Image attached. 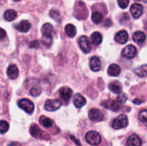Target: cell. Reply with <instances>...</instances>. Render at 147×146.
<instances>
[{
	"label": "cell",
	"instance_id": "obj_9",
	"mask_svg": "<svg viewBox=\"0 0 147 146\" xmlns=\"http://www.w3.org/2000/svg\"><path fill=\"white\" fill-rule=\"evenodd\" d=\"M130 11L134 18H139L143 13V6L138 3H135V4H132L131 7Z\"/></svg>",
	"mask_w": 147,
	"mask_h": 146
},
{
	"label": "cell",
	"instance_id": "obj_1",
	"mask_svg": "<svg viewBox=\"0 0 147 146\" xmlns=\"http://www.w3.org/2000/svg\"><path fill=\"white\" fill-rule=\"evenodd\" d=\"M86 140L91 145H98L101 142V137L98 133L92 130L86 133Z\"/></svg>",
	"mask_w": 147,
	"mask_h": 146
},
{
	"label": "cell",
	"instance_id": "obj_32",
	"mask_svg": "<svg viewBox=\"0 0 147 146\" xmlns=\"http://www.w3.org/2000/svg\"><path fill=\"white\" fill-rule=\"evenodd\" d=\"M50 16L53 19L55 20L57 22H60V13L58 12L56 10H51L50 11Z\"/></svg>",
	"mask_w": 147,
	"mask_h": 146
},
{
	"label": "cell",
	"instance_id": "obj_5",
	"mask_svg": "<svg viewBox=\"0 0 147 146\" xmlns=\"http://www.w3.org/2000/svg\"><path fill=\"white\" fill-rule=\"evenodd\" d=\"M79 46L82 51L85 53H88L91 50V44L88 37L81 36L79 39Z\"/></svg>",
	"mask_w": 147,
	"mask_h": 146
},
{
	"label": "cell",
	"instance_id": "obj_30",
	"mask_svg": "<svg viewBox=\"0 0 147 146\" xmlns=\"http://www.w3.org/2000/svg\"><path fill=\"white\" fill-rule=\"evenodd\" d=\"M42 92V90L40 88V87L39 86H34L33 87H32L31 90H30V94H32L34 97H37V96L40 95Z\"/></svg>",
	"mask_w": 147,
	"mask_h": 146
},
{
	"label": "cell",
	"instance_id": "obj_13",
	"mask_svg": "<svg viewBox=\"0 0 147 146\" xmlns=\"http://www.w3.org/2000/svg\"><path fill=\"white\" fill-rule=\"evenodd\" d=\"M73 104L78 108H80V107H83L85 104H86V100L81 94H75L74 99H73Z\"/></svg>",
	"mask_w": 147,
	"mask_h": 146
},
{
	"label": "cell",
	"instance_id": "obj_6",
	"mask_svg": "<svg viewBox=\"0 0 147 146\" xmlns=\"http://www.w3.org/2000/svg\"><path fill=\"white\" fill-rule=\"evenodd\" d=\"M62 105V103L58 100H48L45 104V108L46 110L50 112L56 111Z\"/></svg>",
	"mask_w": 147,
	"mask_h": 146
},
{
	"label": "cell",
	"instance_id": "obj_26",
	"mask_svg": "<svg viewBox=\"0 0 147 146\" xmlns=\"http://www.w3.org/2000/svg\"><path fill=\"white\" fill-rule=\"evenodd\" d=\"M134 72L139 77H147V64H144L136 68L134 70Z\"/></svg>",
	"mask_w": 147,
	"mask_h": 146
},
{
	"label": "cell",
	"instance_id": "obj_10",
	"mask_svg": "<svg viewBox=\"0 0 147 146\" xmlns=\"http://www.w3.org/2000/svg\"><path fill=\"white\" fill-rule=\"evenodd\" d=\"M73 94V90L68 87H63L60 90V96L64 102H68Z\"/></svg>",
	"mask_w": 147,
	"mask_h": 146
},
{
	"label": "cell",
	"instance_id": "obj_16",
	"mask_svg": "<svg viewBox=\"0 0 147 146\" xmlns=\"http://www.w3.org/2000/svg\"><path fill=\"white\" fill-rule=\"evenodd\" d=\"M7 76L11 80H14L19 75V70L15 64H11L7 69Z\"/></svg>",
	"mask_w": 147,
	"mask_h": 146
},
{
	"label": "cell",
	"instance_id": "obj_33",
	"mask_svg": "<svg viewBox=\"0 0 147 146\" xmlns=\"http://www.w3.org/2000/svg\"><path fill=\"white\" fill-rule=\"evenodd\" d=\"M116 100H117L118 102L124 103L128 100V97L125 93H120L119 96H117V97H116Z\"/></svg>",
	"mask_w": 147,
	"mask_h": 146
},
{
	"label": "cell",
	"instance_id": "obj_15",
	"mask_svg": "<svg viewBox=\"0 0 147 146\" xmlns=\"http://www.w3.org/2000/svg\"><path fill=\"white\" fill-rule=\"evenodd\" d=\"M90 67L93 72H98L101 69V62L98 57H93L90 59Z\"/></svg>",
	"mask_w": 147,
	"mask_h": 146
},
{
	"label": "cell",
	"instance_id": "obj_14",
	"mask_svg": "<svg viewBox=\"0 0 147 146\" xmlns=\"http://www.w3.org/2000/svg\"><path fill=\"white\" fill-rule=\"evenodd\" d=\"M16 29L21 32L26 33L31 28V24L27 20H22L16 25Z\"/></svg>",
	"mask_w": 147,
	"mask_h": 146
},
{
	"label": "cell",
	"instance_id": "obj_11",
	"mask_svg": "<svg viewBox=\"0 0 147 146\" xmlns=\"http://www.w3.org/2000/svg\"><path fill=\"white\" fill-rule=\"evenodd\" d=\"M101 104L103 107H106V109H109V110H113V111H117V110H119L121 107L119 102L112 100H105L104 102H102Z\"/></svg>",
	"mask_w": 147,
	"mask_h": 146
},
{
	"label": "cell",
	"instance_id": "obj_25",
	"mask_svg": "<svg viewBox=\"0 0 147 146\" xmlns=\"http://www.w3.org/2000/svg\"><path fill=\"white\" fill-rule=\"evenodd\" d=\"M40 123L42 126L45 127H50L53 126V121L50 119L49 117H45V116L42 115L40 117Z\"/></svg>",
	"mask_w": 147,
	"mask_h": 146
},
{
	"label": "cell",
	"instance_id": "obj_4",
	"mask_svg": "<svg viewBox=\"0 0 147 146\" xmlns=\"http://www.w3.org/2000/svg\"><path fill=\"white\" fill-rule=\"evenodd\" d=\"M18 106L28 114H32L34 111V104L31 100L27 99H22L18 102Z\"/></svg>",
	"mask_w": 147,
	"mask_h": 146
},
{
	"label": "cell",
	"instance_id": "obj_35",
	"mask_svg": "<svg viewBox=\"0 0 147 146\" xmlns=\"http://www.w3.org/2000/svg\"><path fill=\"white\" fill-rule=\"evenodd\" d=\"M6 35H7V34H6L5 30L0 27V39H4L6 37Z\"/></svg>",
	"mask_w": 147,
	"mask_h": 146
},
{
	"label": "cell",
	"instance_id": "obj_29",
	"mask_svg": "<svg viewBox=\"0 0 147 146\" xmlns=\"http://www.w3.org/2000/svg\"><path fill=\"white\" fill-rule=\"evenodd\" d=\"M139 119L141 122L144 123L147 126V110H143L139 112Z\"/></svg>",
	"mask_w": 147,
	"mask_h": 146
},
{
	"label": "cell",
	"instance_id": "obj_39",
	"mask_svg": "<svg viewBox=\"0 0 147 146\" xmlns=\"http://www.w3.org/2000/svg\"><path fill=\"white\" fill-rule=\"evenodd\" d=\"M14 1H20V0H14Z\"/></svg>",
	"mask_w": 147,
	"mask_h": 146
},
{
	"label": "cell",
	"instance_id": "obj_24",
	"mask_svg": "<svg viewBox=\"0 0 147 146\" xmlns=\"http://www.w3.org/2000/svg\"><path fill=\"white\" fill-rule=\"evenodd\" d=\"M65 31L67 35L70 37H75L76 34V32H77L76 27L72 24H67L65 26Z\"/></svg>",
	"mask_w": 147,
	"mask_h": 146
},
{
	"label": "cell",
	"instance_id": "obj_20",
	"mask_svg": "<svg viewBox=\"0 0 147 146\" xmlns=\"http://www.w3.org/2000/svg\"><path fill=\"white\" fill-rule=\"evenodd\" d=\"M109 88L114 94H120L122 92V85L117 81L111 82L109 85Z\"/></svg>",
	"mask_w": 147,
	"mask_h": 146
},
{
	"label": "cell",
	"instance_id": "obj_36",
	"mask_svg": "<svg viewBox=\"0 0 147 146\" xmlns=\"http://www.w3.org/2000/svg\"><path fill=\"white\" fill-rule=\"evenodd\" d=\"M30 47H34V48H37L39 47V43L37 41H33L30 44Z\"/></svg>",
	"mask_w": 147,
	"mask_h": 146
},
{
	"label": "cell",
	"instance_id": "obj_7",
	"mask_svg": "<svg viewBox=\"0 0 147 146\" xmlns=\"http://www.w3.org/2000/svg\"><path fill=\"white\" fill-rule=\"evenodd\" d=\"M89 119L92 121L99 122L103 120V115L100 110L96 108H93L89 110L88 113Z\"/></svg>",
	"mask_w": 147,
	"mask_h": 146
},
{
	"label": "cell",
	"instance_id": "obj_3",
	"mask_svg": "<svg viewBox=\"0 0 147 146\" xmlns=\"http://www.w3.org/2000/svg\"><path fill=\"white\" fill-rule=\"evenodd\" d=\"M30 133L33 137L38 139H45V140H48L50 138L48 135L46 133H44L41 129L39 127L38 125L35 124H33L30 127Z\"/></svg>",
	"mask_w": 147,
	"mask_h": 146
},
{
	"label": "cell",
	"instance_id": "obj_12",
	"mask_svg": "<svg viewBox=\"0 0 147 146\" xmlns=\"http://www.w3.org/2000/svg\"><path fill=\"white\" fill-rule=\"evenodd\" d=\"M129 39V34L125 30H121L119 31L117 34L115 35V40L119 44H126Z\"/></svg>",
	"mask_w": 147,
	"mask_h": 146
},
{
	"label": "cell",
	"instance_id": "obj_40",
	"mask_svg": "<svg viewBox=\"0 0 147 146\" xmlns=\"http://www.w3.org/2000/svg\"><path fill=\"white\" fill-rule=\"evenodd\" d=\"M135 1H140V0H135Z\"/></svg>",
	"mask_w": 147,
	"mask_h": 146
},
{
	"label": "cell",
	"instance_id": "obj_31",
	"mask_svg": "<svg viewBox=\"0 0 147 146\" xmlns=\"http://www.w3.org/2000/svg\"><path fill=\"white\" fill-rule=\"evenodd\" d=\"M42 42L45 46L50 47L53 42V37L52 36H42Z\"/></svg>",
	"mask_w": 147,
	"mask_h": 146
},
{
	"label": "cell",
	"instance_id": "obj_27",
	"mask_svg": "<svg viewBox=\"0 0 147 146\" xmlns=\"http://www.w3.org/2000/svg\"><path fill=\"white\" fill-rule=\"evenodd\" d=\"M92 21L95 23V24H99L103 20V15L99 11H94L92 14L91 16Z\"/></svg>",
	"mask_w": 147,
	"mask_h": 146
},
{
	"label": "cell",
	"instance_id": "obj_37",
	"mask_svg": "<svg viewBox=\"0 0 147 146\" xmlns=\"http://www.w3.org/2000/svg\"><path fill=\"white\" fill-rule=\"evenodd\" d=\"M8 146H21V145L19 143H17V142H13V143H10Z\"/></svg>",
	"mask_w": 147,
	"mask_h": 146
},
{
	"label": "cell",
	"instance_id": "obj_8",
	"mask_svg": "<svg viewBox=\"0 0 147 146\" xmlns=\"http://www.w3.org/2000/svg\"><path fill=\"white\" fill-rule=\"evenodd\" d=\"M136 54H137V50H136V47L132 44L127 45L122 50V54L126 58H134L136 55Z\"/></svg>",
	"mask_w": 147,
	"mask_h": 146
},
{
	"label": "cell",
	"instance_id": "obj_2",
	"mask_svg": "<svg viewBox=\"0 0 147 146\" xmlns=\"http://www.w3.org/2000/svg\"><path fill=\"white\" fill-rule=\"evenodd\" d=\"M128 125V117L126 115H120L116 119H115L112 123V127L115 130L123 128Z\"/></svg>",
	"mask_w": 147,
	"mask_h": 146
},
{
	"label": "cell",
	"instance_id": "obj_17",
	"mask_svg": "<svg viewBox=\"0 0 147 146\" xmlns=\"http://www.w3.org/2000/svg\"><path fill=\"white\" fill-rule=\"evenodd\" d=\"M121 72V69L116 64H111L108 69V74L111 77H117L120 74Z\"/></svg>",
	"mask_w": 147,
	"mask_h": 146
},
{
	"label": "cell",
	"instance_id": "obj_21",
	"mask_svg": "<svg viewBox=\"0 0 147 146\" xmlns=\"http://www.w3.org/2000/svg\"><path fill=\"white\" fill-rule=\"evenodd\" d=\"M90 40H91L92 44L97 46L101 44L103 41V37H102L101 34L98 31H94L90 36Z\"/></svg>",
	"mask_w": 147,
	"mask_h": 146
},
{
	"label": "cell",
	"instance_id": "obj_22",
	"mask_svg": "<svg viewBox=\"0 0 147 146\" xmlns=\"http://www.w3.org/2000/svg\"><path fill=\"white\" fill-rule=\"evenodd\" d=\"M53 26L50 23H45L42 25L41 29V31L42 33V36H52L53 33Z\"/></svg>",
	"mask_w": 147,
	"mask_h": 146
},
{
	"label": "cell",
	"instance_id": "obj_34",
	"mask_svg": "<svg viewBox=\"0 0 147 146\" xmlns=\"http://www.w3.org/2000/svg\"><path fill=\"white\" fill-rule=\"evenodd\" d=\"M118 4L121 9H126L129 6V0H118Z\"/></svg>",
	"mask_w": 147,
	"mask_h": 146
},
{
	"label": "cell",
	"instance_id": "obj_38",
	"mask_svg": "<svg viewBox=\"0 0 147 146\" xmlns=\"http://www.w3.org/2000/svg\"><path fill=\"white\" fill-rule=\"evenodd\" d=\"M134 102L135 104H141V103L143 102V101H142V100H137V99H136V100H134Z\"/></svg>",
	"mask_w": 147,
	"mask_h": 146
},
{
	"label": "cell",
	"instance_id": "obj_23",
	"mask_svg": "<svg viewBox=\"0 0 147 146\" xmlns=\"http://www.w3.org/2000/svg\"><path fill=\"white\" fill-rule=\"evenodd\" d=\"M17 16V12H16V11H14V9H8L4 12V19L7 20V21H13L14 19H15Z\"/></svg>",
	"mask_w": 147,
	"mask_h": 146
},
{
	"label": "cell",
	"instance_id": "obj_18",
	"mask_svg": "<svg viewBox=\"0 0 147 146\" xmlns=\"http://www.w3.org/2000/svg\"><path fill=\"white\" fill-rule=\"evenodd\" d=\"M128 146H141L142 145V140L140 137L136 134H134L129 137L127 140Z\"/></svg>",
	"mask_w": 147,
	"mask_h": 146
},
{
	"label": "cell",
	"instance_id": "obj_19",
	"mask_svg": "<svg viewBox=\"0 0 147 146\" xmlns=\"http://www.w3.org/2000/svg\"><path fill=\"white\" fill-rule=\"evenodd\" d=\"M146 39V36L144 32L142 31H137L133 34V40L137 44H142Z\"/></svg>",
	"mask_w": 147,
	"mask_h": 146
},
{
	"label": "cell",
	"instance_id": "obj_28",
	"mask_svg": "<svg viewBox=\"0 0 147 146\" xmlns=\"http://www.w3.org/2000/svg\"><path fill=\"white\" fill-rule=\"evenodd\" d=\"M9 123L5 120H1L0 121V133L1 134H4V133H7L9 130Z\"/></svg>",
	"mask_w": 147,
	"mask_h": 146
}]
</instances>
